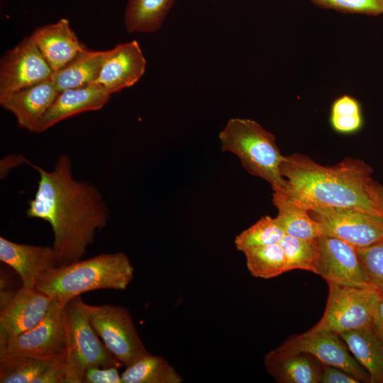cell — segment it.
Instances as JSON below:
<instances>
[{
    "label": "cell",
    "instance_id": "1",
    "mask_svg": "<svg viewBox=\"0 0 383 383\" xmlns=\"http://www.w3.org/2000/svg\"><path fill=\"white\" fill-rule=\"evenodd\" d=\"M28 163L38 172L39 180L26 216L50 223L57 266L80 260L96 231L107 226L109 211L103 196L93 184L74 177L66 155H60L50 171Z\"/></svg>",
    "mask_w": 383,
    "mask_h": 383
},
{
    "label": "cell",
    "instance_id": "2",
    "mask_svg": "<svg viewBox=\"0 0 383 383\" xmlns=\"http://www.w3.org/2000/svg\"><path fill=\"white\" fill-rule=\"evenodd\" d=\"M280 172L284 184L273 193L308 211L346 208L383 217L371 194L372 168L360 159L346 157L335 165L323 166L294 153L283 157Z\"/></svg>",
    "mask_w": 383,
    "mask_h": 383
},
{
    "label": "cell",
    "instance_id": "3",
    "mask_svg": "<svg viewBox=\"0 0 383 383\" xmlns=\"http://www.w3.org/2000/svg\"><path fill=\"white\" fill-rule=\"evenodd\" d=\"M133 278L134 268L126 254L102 253L50 269L35 288L65 306L87 292L125 290Z\"/></svg>",
    "mask_w": 383,
    "mask_h": 383
},
{
    "label": "cell",
    "instance_id": "4",
    "mask_svg": "<svg viewBox=\"0 0 383 383\" xmlns=\"http://www.w3.org/2000/svg\"><path fill=\"white\" fill-rule=\"evenodd\" d=\"M218 137L222 150L238 157L248 173L268 182L273 190L283 186L280 166L284 156L273 133L254 120L231 118Z\"/></svg>",
    "mask_w": 383,
    "mask_h": 383
},
{
    "label": "cell",
    "instance_id": "5",
    "mask_svg": "<svg viewBox=\"0 0 383 383\" xmlns=\"http://www.w3.org/2000/svg\"><path fill=\"white\" fill-rule=\"evenodd\" d=\"M77 296L65 306L67 353L65 383H82L86 370L122 365L109 351L91 325Z\"/></svg>",
    "mask_w": 383,
    "mask_h": 383
},
{
    "label": "cell",
    "instance_id": "6",
    "mask_svg": "<svg viewBox=\"0 0 383 383\" xmlns=\"http://www.w3.org/2000/svg\"><path fill=\"white\" fill-rule=\"evenodd\" d=\"M327 283L329 292L325 312L311 329L331 331L340 335L373 325L380 299L373 285Z\"/></svg>",
    "mask_w": 383,
    "mask_h": 383
},
{
    "label": "cell",
    "instance_id": "7",
    "mask_svg": "<svg viewBox=\"0 0 383 383\" xmlns=\"http://www.w3.org/2000/svg\"><path fill=\"white\" fill-rule=\"evenodd\" d=\"M81 304L99 337L122 365L128 367L150 353L143 343L126 307L91 305L82 299Z\"/></svg>",
    "mask_w": 383,
    "mask_h": 383
},
{
    "label": "cell",
    "instance_id": "8",
    "mask_svg": "<svg viewBox=\"0 0 383 383\" xmlns=\"http://www.w3.org/2000/svg\"><path fill=\"white\" fill-rule=\"evenodd\" d=\"M66 353L65 306L54 299L47 314L37 325L0 343V357L26 356L65 362Z\"/></svg>",
    "mask_w": 383,
    "mask_h": 383
},
{
    "label": "cell",
    "instance_id": "9",
    "mask_svg": "<svg viewBox=\"0 0 383 383\" xmlns=\"http://www.w3.org/2000/svg\"><path fill=\"white\" fill-rule=\"evenodd\" d=\"M320 225L322 235L338 238L355 248L383 242V217L363 211L316 207L309 211Z\"/></svg>",
    "mask_w": 383,
    "mask_h": 383
},
{
    "label": "cell",
    "instance_id": "10",
    "mask_svg": "<svg viewBox=\"0 0 383 383\" xmlns=\"http://www.w3.org/2000/svg\"><path fill=\"white\" fill-rule=\"evenodd\" d=\"M52 301L35 287H1L0 343L37 325L47 314Z\"/></svg>",
    "mask_w": 383,
    "mask_h": 383
},
{
    "label": "cell",
    "instance_id": "11",
    "mask_svg": "<svg viewBox=\"0 0 383 383\" xmlns=\"http://www.w3.org/2000/svg\"><path fill=\"white\" fill-rule=\"evenodd\" d=\"M340 336L331 331L313 330L285 341L277 349L287 353H306L324 365L338 367L360 382H370L366 370L350 354Z\"/></svg>",
    "mask_w": 383,
    "mask_h": 383
},
{
    "label": "cell",
    "instance_id": "12",
    "mask_svg": "<svg viewBox=\"0 0 383 383\" xmlns=\"http://www.w3.org/2000/svg\"><path fill=\"white\" fill-rule=\"evenodd\" d=\"M52 70L30 36L7 51L0 62V99L51 77Z\"/></svg>",
    "mask_w": 383,
    "mask_h": 383
},
{
    "label": "cell",
    "instance_id": "13",
    "mask_svg": "<svg viewBox=\"0 0 383 383\" xmlns=\"http://www.w3.org/2000/svg\"><path fill=\"white\" fill-rule=\"evenodd\" d=\"M318 244L316 274L327 282L357 287L372 285L355 247L326 235L318 238Z\"/></svg>",
    "mask_w": 383,
    "mask_h": 383
},
{
    "label": "cell",
    "instance_id": "14",
    "mask_svg": "<svg viewBox=\"0 0 383 383\" xmlns=\"http://www.w3.org/2000/svg\"><path fill=\"white\" fill-rule=\"evenodd\" d=\"M146 60L137 40L117 45L107 50L99 75V84L111 94L135 84L144 74Z\"/></svg>",
    "mask_w": 383,
    "mask_h": 383
},
{
    "label": "cell",
    "instance_id": "15",
    "mask_svg": "<svg viewBox=\"0 0 383 383\" xmlns=\"http://www.w3.org/2000/svg\"><path fill=\"white\" fill-rule=\"evenodd\" d=\"M0 260L19 276L22 286L34 288L38 279L57 266L52 247L17 243L0 237Z\"/></svg>",
    "mask_w": 383,
    "mask_h": 383
},
{
    "label": "cell",
    "instance_id": "16",
    "mask_svg": "<svg viewBox=\"0 0 383 383\" xmlns=\"http://www.w3.org/2000/svg\"><path fill=\"white\" fill-rule=\"evenodd\" d=\"M58 94L50 77L0 99V104L16 116L19 127L36 133L40 121Z\"/></svg>",
    "mask_w": 383,
    "mask_h": 383
},
{
    "label": "cell",
    "instance_id": "17",
    "mask_svg": "<svg viewBox=\"0 0 383 383\" xmlns=\"http://www.w3.org/2000/svg\"><path fill=\"white\" fill-rule=\"evenodd\" d=\"M111 94L97 83L59 92L52 104L42 117L36 133H41L58 122L74 115L101 109Z\"/></svg>",
    "mask_w": 383,
    "mask_h": 383
},
{
    "label": "cell",
    "instance_id": "18",
    "mask_svg": "<svg viewBox=\"0 0 383 383\" xmlns=\"http://www.w3.org/2000/svg\"><path fill=\"white\" fill-rule=\"evenodd\" d=\"M30 37L53 72L69 63L85 47L67 18L38 28Z\"/></svg>",
    "mask_w": 383,
    "mask_h": 383
},
{
    "label": "cell",
    "instance_id": "19",
    "mask_svg": "<svg viewBox=\"0 0 383 383\" xmlns=\"http://www.w3.org/2000/svg\"><path fill=\"white\" fill-rule=\"evenodd\" d=\"M356 360L366 370L370 382L383 383V339L373 326L339 335Z\"/></svg>",
    "mask_w": 383,
    "mask_h": 383
},
{
    "label": "cell",
    "instance_id": "20",
    "mask_svg": "<svg viewBox=\"0 0 383 383\" xmlns=\"http://www.w3.org/2000/svg\"><path fill=\"white\" fill-rule=\"evenodd\" d=\"M310 355L287 353L277 348L265 357L267 371L279 382L316 383L320 382V371Z\"/></svg>",
    "mask_w": 383,
    "mask_h": 383
},
{
    "label": "cell",
    "instance_id": "21",
    "mask_svg": "<svg viewBox=\"0 0 383 383\" xmlns=\"http://www.w3.org/2000/svg\"><path fill=\"white\" fill-rule=\"evenodd\" d=\"M107 50L96 51L84 47L66 65L53 72L51 80L59 92L95 83Z\"/></svg>",
    "mask_w": 383,
    "mask_h": 383
},
{
    "label": "cell",
    "instance_id": "22",
    "mask_svg": "<svg viewBox=\"0 0 383 383\" xmlns=\"http://www.w3.org/2000/svg\"><path fill=\"white\" fill-rule=\"evenodd\" d=\"M174 2L175 0H128L124 15L127 32L157 31Z\"/></svg>",
    "mask_w": 383,
    "mask_h": 383
},
{
    "label": "cell",
    "instance_id": "23",
    "mask_svg": "<svg viewBox=\"0 0 383 383\" xmlns=\"http://www.w3.org/2000/svg\"><path fill=\"white\" fill-rule=\"evenodd\" d=\"M272 202L277 209L275 218L286 235L306 240L322 235L319 223L308 210L274 193Z\"/></svg>",
    "mask_w": 383,
    "mask_h": 383
},
{
    "label": "cell",
    "instance_id": "24",
    "mask_svg": "<svg viewBox=\"0 0 383 383\" xmlns=\"http://www.w3.org/2000/svg\"><path fill=\"white\" fill-rule=\"evenodd\" d=\"M123 383H182V376L163 357L149 355L126 367Z\"/></svg>",
    "mask_w": 383,
    "mask_h": 383
},
{
    "label": "cell",
    "instance_id": "25",
    "mask_svg": "<svg viewBox=\"0 0 383 383\" xmlns=\"http://www.w3.org/2000/svg\"><path fill=\"white\" fill-rule=\"evenodd\" d=\"M243 253L247 268L255 277L271 279L287 272L286 258L279 243L249 249Z\"/></svg>",
    "mask_w": 383,
    "mask_h": 383
},
{
    "label": "cell",
    "instance_id": "26",
    "mask_svg": "<svg viewBox=\"0 0 383 383\" xmlns=\"http://www.w3.org/2000/svg\"><path fill=\"white\" fill-rule=\"evenodd\" d=\"M55 362H57L26 356L0 357V382L33 383Z\"/></svg>",
    "mask_w": 383,
    "mask_h": 383
},
{
    "label": "cell",
    "instance_id": "27",
    "mask_svg": "<svg viewBox=\"0 0 383 383\" xmlns=\"http://www.w3.org/2000/svg\"><path fill=\"white\" fill-rule=\"evenodd\" d=\"M285 233L275 218L265 216L239 233L234 240L237 250H247L279 243Z\"/></svg>",
    "mask_w": 383,
    "mask_h": 383
},
{
    "label": "cell",
    "instance_id": "28",
    "mask_svg": "<svg viewBox=\"0 0 383 383\" xmlns=\"http://www.w3.org/2000/svg\"><path fill=\"white\" fill-rule=\"evenodd\" d=\"M279 244L285 255L287 272L304 270L316 274L319 255L318 238L306 240L285 235Z\"/></svg>",
    "mask_w": 383,
    "mask_h": 383
},
{
    "label": "cell",
    "instance_id": "29",
    "mask_svg": "<svg viewBox=\"0 0 383 383\" xmlns=\"http://www.w3.org/2000/svg\"><path fill=\"white\" fill-rule=\"evenodd\" d=\"M330 121L333 130L339 133L350 134L358 131L363 125L359 101L348 94L337 98L331 106Z\"/></svg>",
    "mask_w": 383,
    "mask_h": 383
},
{
    "label": "cell",
    "instance_id": "30",
    "mask_svg": "<svg viewBox=\"0 0 383 383\" xmlns=\"http://www.w3.org/2000/svg\"><path fill=\"white\" fill-rule=\"evenodd\" d=\"M315 6L343 13L383 15V0H309Z\"/></svg>",
    "mask_w": 383,
    "mask_h": 383
},
{
    "label": "cell",
    "instance_id": "31",
    "mask_svg": "<svg viewBox=\"0 0 383 383\" xmlns=\"http://www.w3.org/2000/svg\"><path fill=\"white\" fill-rule=\"evenodd\" d=\"M356 250L371 284L383 296V242Z\"/></svg>",
    "mask_w": 383,
    "mask_h": 383
},
{
    "label": "cell",
    "instance_id": "32",
    "mask_svg": "<svg viewBox=\"0 0 383 383\" xmlns=\"http://www.w3.org/2000/svg\"><path fill=\"white\" fill-rule=\"evenodd\" d=\"M118 366L92 367L84 373L82 383H123Z\"/></svg>",
    "mask_w": 383,
    "mask_h": 383
},
{
    "label": "cell",
    "instance_id": "33",
    "mask_svg": "<svg viewBox=\"0 0 383 383\" xmlns=\"http://www.w3.org/2000/svg\"><path fill=\"white\" fill-rule=\"evenodd\" d=\"M66 377L65 362H57L37 377L33 383H65Z\"/></svg>",
    "mask_w": 383,
    "mask_h": 383
},
{
    "label": "cell",
    "instance_id": "34",
    "mask_svg": "<svg viewBox=\"0 0 383 383\" xmlns=\"http://www.w3.org/2000/svg\"><path fill=\"white\" fill-rule=\"evenodd\" d=\"M323 370L320 382L323 383H357V379L345 371L331 365L323 364Z\"/></svg>",
    "mask_w": 383,
    "mask_h": 383
},
{
    "label": "cell",
    "instance_id": "35",
    "mask_svg": "<svg viewBox=\"0 0 383 383\" xmlns=\"http://www.w3.org/2000/svg\"><path fill=\"white\" fill-rule=\"evenodd\" d=\"M370 190L373 201L383 216V186L372 179Z\"/></svg>",
    "mask_w": 383,
    "mask_h": 383
},
{
    "label": "cell",
    "instance_id": "36",
    "mask_svg": "<svg viewBox=\"0 0 383 383\" xmlns=\"http://www.w3.org/2000/svg\"><path fill=\"white\" fill-rule=\"evenodd\" d=\"M372 326L383 339V296L382 295H380Z\"/></svg>",
    "mask_w": 383,
    "mask_h": 383
}]
</instances>
